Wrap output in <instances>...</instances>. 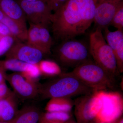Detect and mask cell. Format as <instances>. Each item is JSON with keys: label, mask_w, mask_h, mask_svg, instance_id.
Masks as SVG:
<instances>
[{"label": "cell", "mask_w": 123, "mask_h": 123, "mask_svg": "<svg viewBox=\"0 0 123 123\" xmlns=\"http://www.w3.org/2000/svg\"><path fill=\"white\" fill-rule=\"evenodd\" d=\"M17 98L12 92L8 97L0 100V121L13 120L18 110Z\"/></svg>", "instance_id": "4fadbf2b"}, {"label": "cell", "mask_w": 123, "mask_h": 123, "mask_svg": "<svg viewBox=\"0 0 123 123\" xmlns=\"http://www.w3.org/2000/svg\"><path fill=\"white\" fill-rule=\"evenodd\" d=\"M0 123H12V121L9 122H5V121H0Z\"/></svg>", "instance_id": "836d02e7"}, {"label": "cell", "mask_w": 123, "mask_h": 123, "mask_svg": "<svg viewBox=\"0 0 123 123\" xmlns=\"http://www.w3.org/2000/svg\"><path fill=\"white\" fill-rule=\"evenodd\" d=\"M20 73L26 79L35 82L41 75L38 64L29 63L26 70Z\"/></svg>", "instance_id": "603a6c76"}, {"label": "cell", "mask_w": 123, "mask_h": 123, "mask_svg": "<svg viewBox=\"0 0 123 123\" xmlns=\"http://www.w3.org/2000/svg\"><path fill=\"white\" fill-rule=\"evenodd\" d=\"M41 75L44 76L54 77L61 74L62 71L59 65L49 60H42L38 63Z\"/></svg>", "instance_id": "e0dca14e"}, {"label": "cell", "mask_w": 123, "mask_h": 123, "mask_svg": "<svg viewBox=\"0 0 123 123\" xmlns=\"http://www.w3.org/2000/svg\"><path fill=\"white\" fill-rule=\"evenodd\" d=\"M30 24L47 27L51 24L52 11L45 0L34 1L18 0Z\"/></svg>", "instance_id": "ba28073f"}, {"label": "cell", "mask_w": 123, "mask_h": 123, "mask_svg": "<svg viewBox=\"0 0 123 123\" xmlns=\"http://www.w3.org/2000/svg\"><path fill=\"white\" fill-rule=\"evenodd\" d=\"M50 8L54 12L59 9L68 0H45Z\"/></svg>", "instance_id": "4316f807"}, {"label": "cell", "mask_w": 123, "mask_h": 123, "mask_svg": "<svg viewBox=\"0 0 123 123\" xmlns=\"http://www.w3.org/2000/svg\"><path fill=\"white\" fill-rule=\"evenodd\" d=\"M6 59H15L29 64H38L46 55L37 49L17 41L6 54Z\"/></svg>", "instance_id": "30bf717a"}, {"label": "cell", "mask_w": 123, "mask_h": 123, "mask_svg": "<svg viewBox=\"0 0 123 123\" xmlns=\"http://www.w3.org/2000/svg\"><path fill=\"white\" fill-rule=\"evenodd\" d=\"M100 99L101 106L97 119L106 123H115L121 117L123 99L119 92L105 91L95 92Z\"/></svg>", "instance_id": "5b68a950"}, {"label": "cell", "mask_w": 123, "mask_h": 123, "mask_svg": "<svg viewBox=\"0 0 123 123\" xmlns=\"http://www.w3.org/2000/svg\"><path fill=\"white\" fill-rule=\"evenodd\" d=\"M0 37H1V36H0Z\"/></svg>", "instance_id": "f35d334b"}, {"label": "cell", "mask_w": 123, "mask_h": 123, "mask_svg": "<svg viewBox=\"0 0 123 123\" xmlns=\"http://www.w3.org/2000/svg\"><path fill=\"white\" fill-rule=\"evenodd\" d=\"M66 123H66H63V122H51V123Z\"/></svg>", "instance_id": "8d00e7d4"}, {"label": "cell", "mask_w": 123, "mask_h": 123, "mask_svg": "<svg viewBox=\"0 0 123 123\" xmlns=\"http://www.w3.org/2000/svg\"><path fill=\"white\" fill-rule=\"evenodd\" d=\"M77 123H96L101 102L95 92L81 95L74 101Z\"/></svg>", "instance_id": "52a82bcc"}, {"label": "cell", "mask_w": 123, "mask_h": 123, "mask_svg": "<svg viewBox=\"0 0 123 123\" xmlns=\"http://www.w3.org/2000/svg\"><path fill=\"white\" fill-rule=\"evenodd\" d=\"M89 53L94 61L116 78L119 75L114 52L104 38L102 30L96 28L89 36Z\"/></svg>", "instance_id": "277c9868"}, {"label": "cell", "mask_w": 123, "mask_h": 123, "mask_svg": "<svg viewBox=\"0 0 123 123\" xmlns=\"http://www.w3.org/2000/svg\"><path fill=\"white\" fill-rule=\"evenodd\" d=\"M95 92L71 72L62 73L40 86L39 96L43 99L70 98Z\"/></svg>", "instance_id": "7a4b0ae2"}, {"label": "cell", "mask_w": 123, "mask_h": 123, "mask_svg": "<svg viewBox=\"0 0 123 123\" xmlns=\"http://www.w3.org/2000/svg\"><path fill=\"white\" fill-rule=\"evenodd\" d=\"M5 16L4 13L2 12V11L0 9V21H1V20L4 18Z\"/></svg>", "instance_id": "4dcf8cb0"}, {"label": "cell", "mask_w": 123, "mask_h": 123, "mask_svg": "<svg viewBox=\"0 0 123 123\" xmlns=\"http://www.w3.org/2000/svg\"><path fill=\"white\" fill-rule=\"evenodd\" d=\"M43 112L34 105L25 106L18 110L12 123H39Z\"/></svg>", "instance_id": "7c38bea8"}, {"label": "cell", "mask_w": 123, "mask_h": 123, "mask_svg": "<svg viewBox=\"0 0 123 123\" xmlns=\"http://www.w3.org/2000/svg\"><path fill=\"white\" fill-rule=\"evenodd\" d=\"M98 0H68L52 14L51 24L55 38L64 41L81 35L94 22Z\"/></svg>", "instance_id": "6da1fadb"}, {"label": "cell", "mask_w": 123, "mask_h": 123, "mask_svg": "<svg viewBox=\"0 0 123 123\" xmlns=\"http://www.w3.org/2000/svg\"><path fill=\"white\" fill-rule=\"evenodd\" d=\"M56 55L62 64L69 67L75 68L89 60V51L85 45L73 39L63 41L57 48Z\"/></svg>", "instance_id": "8992f818"}, {"label": "cell", "mask_w": 123, "mask_h": 123, "mask_svg": "<svg viewBox=\"0 0 123 123\" xmlns=\"http://www.w3.org/2000/svg\"><path fill=\"white\" fill-rule=\"evenodd\" d=\"M29 64L15 59H6L0 61V68L6 71L9 70L22 73L26 70Z\"/></svg>", "instance_id": "d6986e66"}, {"label": "cell", "mask_w": 123, "mask_h": 123, "mask_svg": "<svg viewBox=\"0 0 123 123\" xmlns=\"http://www.w3.org/2000/svg\"><path fill=\"white\" fill-rule=\"evenodd\" d=\"M7 75L5 70L0 68V84L5 82Z\"/></svg>", "instance_id": "f546056e"}, {"label": "cell", "mask_w": 123, "mask_h": 123, "mask_svg": "<svg viewBox=\"0 0 123 123\" xmlns=\"http://www.w3.org/2000/svg\"><path fill=\"white\" fill-rule=\"evenodd\" d=\"M66 123H76L75 121H73L72 120H71V119L70 120H69V121H67V122H66Z\"/></svg>", "instance_id": "d6a6232c"}, {"label": "cell", "mask_w": 123, "mask_h": 123, "mask_svg": "<svg viewBox=\"0 0 123 123\" xmlns=\"http://www.w3.org/2000/svg\"><path fill=\"white\" fill-rule=\"evenodd\" d=\"M0 36H13L8 27L0 21Z\"/></svg>", "instance_id": "f1b7e54d"}, {"label": "cell", "mask_w": 123, "mask_h": 123, "mask_svg": "<svg viewBox=\"0 0 123 123\" xmlns=\"http://www.w3.org/2000/svg\"><path fill=\"white\" fill-rule=\"evenodd\" d=\"M12 92L9 89L5 82L0 84V100L8 97Z\"/></svg>", "instance_id": "83f0119b"}, {"label": "cell", "mask_w": 123, "mask_h": 123, "mask_svg": "<svg viewBox=\"0 0 123 123\" xmlns=\"http://www.w3.org/2000/svg\"><path fill=\"white\" fill-rule=\"evenodd\" d=\"M123 6V0H103L98 3L93 22L96 28L102 30L108 27L116 12Z\"/></svg>", "instance_id": "8fae6325"}, {"label": "cell", "mask_w": 123, "mask_h": 123, "mask_svg": "<svg viewBox=\"0 0 123 123\" xmlns=\"http://www.w3.org/2000/svg\"><path fill=\"white\" fill-rule=\"evenodd\" d=\"M103 0H98V3L102 2V1H103ZM98 3H97V4H98Z\"/></svg>", "instance_id": "74e56055"}, {"label": "cell", "mask_w": 123, "mask_h": 123, "mask_svg": "<svg viewBox=\"0 0 123 123\" xmlns=\"http://www.w3.org/2000/svg\"><path fill=\"white\" fill-rule=\"evenodd\" d=\"M104 30V36L106 42L114 51L115 50L119 42L123 39V31L121 30H117L115 31H111L108 27Z\"/></svg>", "instance_id": "44dd1931"}, {"label": "cell", "mask_w": 123, "mask_h": 123, "mask_svg": "<svg viewBox=\"0 0 123 123\" xmlns=\"http://www.w3.org/2000/svg\"><path fill=\"white\" fill-rule=\"evenodd\" d=\"M74 106V101L69 98H55L50 99L46 104V111L70 112Z\"/></svg>", "instance_id": "2e32d148"}, {"label": "cell", "mask_w": 123, "mask_h": 123, "mask_svg": "<svg viewBox=\"0 0 123 123\" xmlns=\"http://www.w3.org/2000/svg\"><path fill=\"white\" fill-rule=\"evenodd\" d=\"M0 9L11 19L26 24V19L20 5L15 0H0Z\"/></svg>", "instance_id": "5bb4252c"}, {"label": "cell", "mask_w": 123, "mask_h": 123, "mask_svg": "<svg viewBox=\"0 0 123 123\" xmlns=\"http://www.w3.org/2000/svg\"><path fill=\"white\" fill-rule=\"evenodd\" d=\"M39 28V25L30 24V27L28 29L26 43L33 47L40 50L45 55L43 51L40 44Z\"/></svg>", "instance_id": "ffe728a7"}, {"label": "cell", "mask_w": 123, "mask_h": 123, "mask_svg": "<svg viewBox=\"0 0 123 123\" xmlns=\"http://www.w3.org/2000/svg\"><path fill=\"white\" fill-rule=\"evenodd\" d=\"M18 41L11 36H1L0 37V56L6 55L14 43Z\"/></svg>", "instance_id": "cb8c5ba5"}, {"label": "cell", "mask_w": 123, "mask_h": 123, "mask_svg": "<svg viewBox=\"0 0 123 123\" xmlns=\"http://www.w3.org/2000/svg\"><path fill=\"white\" fill-rule=\"evenodd\" d=\"M6 80L13 89L15 96L21 100H31L39 96L40 85L26 79L20 73L7 75Z\"/></svg>", "instance_id": "9c48e42d"}, {"label": "cell", "mask_w": 123, "mask_h": 123, "mask_svg": "<svg viewBox=\"0 0 123 123\" xmlns=\"http://www.w3.org/2000/svg\"><path fill=\"white\" fill-rule=\"evenodd\" d=\"M115 58L119 73L123 71V39L120 41L114 51Z\"/></svg>", "instance_id": "d4e9b609"}, {"label": "cell", "mask_w": 123, "mask_h": 123, "mask_svg": "<svg viewBox=\"0 0 123 123\" xmlns=\"http://www.w3.org/2000/svg\"><path fill=\"white\" fill-rule=\"evenodd\" d=\"M40 40L42 50L45 55H49L52 44V40L48 27L39 26Z\"/></svg>", "instance_id": "7402d4cb"}, {"label": "cell", "mask_w": 123, "mask_h": 123, "mask_svg": "<svg viewBox=\"0 0 123 123\" xmlns=\"http://www.w3.org/2000/svg\"><path fill=\"white\" fill-rule=\"evenodd\" d=\"M71 72L95 92L113 90L116 86L115 78L89 59L75 67Z\"/></svg>", "instance_id": "3957f363"}, {"label": "cell", "mask_w": 123, "mask_h": 123, "mask_svg": "<svg viewBox=\"0 0 123 123\" xmlns=\"http://www.w3.org/2000/svg\"><path fill=\"white\" fill-rule=\"evenodd\" d=\"M111 25L117 30H123V6L120 7L113 17L110 25Z\"/></svg>", "instance_id": "484cf974"}, {"label": "cell", "mask_w": 123, "mask_h": 123, "mask_svg": "<svg viewBox=\"0 0 123 123\" xmlns=\"http://www.w3.org/2000/svg\"><path fill=\"white\" fill-rule=\"evenodd\" d=\"M1 22L8 28L12 35L20 42H26L28 29L26 24L11 19L5 15Z\"/></svg>", "instance_id": "9a60e30c"}, {"label": "cell", "mask_w": 123, "mask_h": 123, "mask_svg": "<svg viewBox=\"0 0 123 123\" xmlns=\"http://www.w3.org/2000/svg\"><path fill=\"white\" fill-rule=\"evenodd\" d=\"M115 123H123V117H120L119 119H118Z\"/></svg>", "instance_id": "1f68e13d"}, {"label": "cell", "mask_w": 123, "mask_h": 123, "mask_svg": "<svg viewBox=\"0 0 123 123\" xmlns=\"http://www.w3.org/2000/svg\"><path fill=\"white\" fill-rule=\"evenodd\" d=\"M70 112L62 111H46L43 112L39 123H48L51 122L66 123L71 119Z\"/></svg>", "instance_id": "ac0fdd59"}, {"label": "cell", "mask_w": 123, "mask_h": 123, "mask_svg": "<svg viewBox=\"0 0 123 123\" xmlns=\"http://www.w3.org/2000/svg\"><path fill=\"white\" fill-rule=\"evenodd\" d=\"M24 0L27 1H31V2H32V1H34L37 0Z\"/></svg>", "instance_id": "d590c367"}, {"label": "cell", "mask_w": 123, "mask_h": 123, "mask_svg": "<svg viewBox=\"0 0 123 123\" xmlns=\"http://www.w3.org/2000/svg\"><path fill=\"white\" fill-rule=\"evenodd\" d=\"M96 123H104V122H103V121H99L98 120V121L96 122Z\"/></svg>", "instance_id": "e575fe53"}]
</instances>
